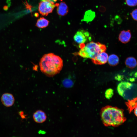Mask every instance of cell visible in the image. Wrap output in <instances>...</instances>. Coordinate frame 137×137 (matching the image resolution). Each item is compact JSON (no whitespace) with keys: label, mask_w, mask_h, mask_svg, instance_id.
I'll return each mask as SVG.
<instances>
[{"label":"cell","mask_w":137,"mask_h":137,"mask_svg":"<svg viewBox=\"0 0 137 137\" xmlns=\"http://www.w3.org/2000/svg\"><path fill=\"white\" fill-rule=\"evenodd\" d=\"M119 60L118 57L115 54H112L108 56V63L111 66H114L117 65Z\"/></svg>","instance_id":"obj_15"},{"label":"cell","mask_w":137,"mask_h":137,"mask_svg":"<svg viewBox=\"0 0 137 137\" xmlns=\"http://www.w3.org/2000/svg\"><path fill=\"white\" fill-rule=\"evenodd\" d=\"M108 57V54L103 52L99 53L95 58L92 59V61L96 64H103L107 62Z\"/></svg>","instance_id":"obj_8"},{"label":"cell","mask_w":137,"mask_h":137,"mask_svg":"<svg viewBox=\"0 0 137 137\" xmlns=\"http://www.w3.org/2000/svg\"><path fill=\"white\" fill-rule=\"evenodd\" d=\"M95 16V13L91 10H89L85 12L83 20L87 22H91L94 19Z\"/></svg>","instance_id":"obj_16"},{"label":"cell","mask_w":137,"mask_h":137,"mask_svg":"<svg viewBox=\"0 0 137 137\" xmlns=\"http://www.w3.org/2000/svg\"><path fill=\"white\" fill-rule=\"evenodd\" d=\"M1 101L5 106L9 107L12 106L15 101L13 95L9 93H5L2 94L1 97Z\"/></svg>","instance_id":"obj_7"},{"label":"cell","mask_w":137,"mask_h":137,"mask_svg":"<svg viewBox=\"0 0 137 137\" xmlns=\"http://www.w3.org/2000/svg\"><path fill=\"white\" fill-rule=\"evenodd\" d=\"M39 64L41 72L46 76L52 77L59 73L62 70L63 60L59 56L49 53L43 56Z\"/></svg>","instance_id":"obj_1"},{"label":"cell","mask_w":137,"mask_h":137,"mask_svg":"<svg viewBox=\"0 0 137 137\" xmlns=\"http://www.w3.org/2000/svg\"><path fill=\"white\" fill-rule=\"evenodd\" d=\"M125 63L127 67L130 69H133L137 66V61L134 57H129L126 59Z\"/></svg>","instance_id":"obj_13"},{"label":"cell","mask_w":137,"mask_h":137,"mask_svg":"<svg viewBox=\"0 0 137 137\" xmlns=\"http://www.w3.org/2000/svg\"><path fill=\"white\" fill-rule=\"evenodd\" d=\"M41 1H46L55 3L57 0H41Z\"/></svg>","instance_id":"obj_20"},{"label":"cell","mask_w":137,"mask_h":137,"mask_svg":"<svg viewBox=\"0 0 137 137\" xmlns=\"http://www.w3.org/2000/svg\"><path fill=\"white\" fill-rule=\"evenodd\" d=\"M57 14L60 16H64L66 15L68 12V7L64 2H61L57 6Z\"/></svg>","instance_id":"obj_11"},{"label":"cell","mask_w":137,"mask_h":137,"mask_svg":"<svg viewBox=\"0 0 137 137\" xmlns=\"http://www.w3.org/2000/svg\"><path fill=\"white\" fill-rule=\"evenodd\" d=\"M49 23L48 20L43 17H41L37 20L36 25L39 28H43L48 26Z\"/></svg>","instance_id":"obj_14"},{"label":"cell","mask_w":137,"mask_h":137,"mask_svg":"<svg viewBox=\"0 0 137 137\" xmlns=\"http://www.w3.org/2000/svg\"><path fill=\"white\" fill-rule=\"evenodd\" d=\"M125 104L129 113H130L137 107V96L132 99L128 100V101L126 102Z\"/></svg>","instance_id":"obj_12"},{"label":"cell","mask_w":137,"mask_h":137,"mask_svg":"<svg viewBox=\"0 0 137 137\" xmlns=\"http://www.w3.org/2000/svg\"><path fill=\"white\" fill-rule=\"evenodd\" d=\"M117 90L119 95L127 100L132 99L137 95V85L135 84L122 82L118 85Z\"/></svg>","instance_id":"obj_4"},{"label":"cell","mask_w":137,"mask_h":137,"mask_svg":"<svg viewBox=\"0 0 137 137\" xmlns=\"http://www.w3.org/2000/svg\"><path fill=\"white\" fill-rule=\"evenodd\" d=\"M131 34L130 30L121 31L119 35L118 39L119 41L123 43H126L130 40L131 38Z\"/></svg>","instance_id":"obj_10"},{"label":"cell","mask_w":137,"mask_h":137,"mask_svg":"<svg viewBox=\"0 0 137 137\" xmlns=\"http://www.w3.org/2000/svg\"><path fill=\"white\" fill-rule=\"evenodd\" d=\"M134 113L135 115L137 117V107L134 109Z\"/></svg>","instance_id":"obj_21"},{"label":"cell","mask_w":137,"mask_h":137,"mask_svg":"<svg viewBox=\"0 0 137 137\" xmlns=\"http://www.w3.org/2000/svg\"><path fill=\"white\" fill-rule=\"evenodd\" d=\"M73 39L76 43L80 44L91 41L92 38L91 35L88 32L84 30H81L78 31L75 33Z\"/></svg>","instance_id":"obj_6"},{"label":"cell","mask_w":137,"mask_h":137,"mask_svg":"<svg viewBox=\"0 0 137 137\" xmlns=\"http://www.w3.org/2000/svg\"><path fill=\"white\" fill-rule=\"evenodd\" d=\"M131 15L134 20L137 21V9L134 10L131 13Z\"/></svg>","instance_id":"obj_19"},{"label":"cell","mask_w":137,"mask_h":137,"mask_svg":"<svg viewBox=\"0 0 137 137\" xmlns=\"http://www.w3.org/2000/svg\"><path fill=\"white\" fill-rule=\"evenodd\" d=\"M126 4L128 6L131 7L137 5V0H125Z\"/></svg>","instance_id":"obj_18"},{"label":"cell","mask_w":137,"mask_h":137,"mask_svg":"<svg viewBox=\"0 0 137 137\" xmlns=\"http://www.w3.org/2000/svg\"><path fill=\"white\" fill-rule=\"evenodd\" d=\"M59 4L56 3L46 1H41L39 3V11L42 15L46 16L51 13L55 6Z\"/></svg>","instance_id":"obj_5"},{"label":"cell","mask_w":137,"mask_h":137,"mask_svg":"<svg viewBox=\"0 0 137 137\" xmlns=\"http://www.w3.org/2000/svg\"><path fill=\"white\" fill-rule=\"evenodd\" d=\"M113 94V90L111 88H109L106 91L105 95L107 99H109L112 97Z\"/></svg>","instance_id":"obj_17"},{"label":"cell","mask_w":137,"mask_h":137,"mask_svg":"<svg viewBox=\"0 0 137 137\" xmlns=\"http://www.w3.org/2000/svg\"><path fill=\"white\" fill-rule=\"evenodd\" d=\"M106 49L105 45L99 42L91 41L81 48L76 55L83 58L92 59L99 53L105 52Z\"/></svg>","instance_id":"obj_3"},{"label":"cell","mask_w":137,"mask_h":137,"mask_svg":"<svg viewBox=\"0 0 137 137\" xmlns=\"http://www.w3.org/2000/svg\"><path fill=\"white\" fill-rule=\"evenodd\" d=\"M100 115L103 123L106 126H118L126 120L123 110L116 107H105L102 109Z\"/></svg>","instance_id":"obj_2"},{"label":"cell","mask_w":137,"mask_h":137,"mask_svg":"<svg viewBox=\"0 0 137 137\" xmlns=\"http://www.w3.org/2000/svg\"><path fill=\"white\" fill-rule=\"evenodd\" d=\"M33 118L34 121L38 123H42L46 120L47 116L45 113L41 110L36 111L33 114Z\"/></svg>","instance_id":"obj_9"}]
</instances>
